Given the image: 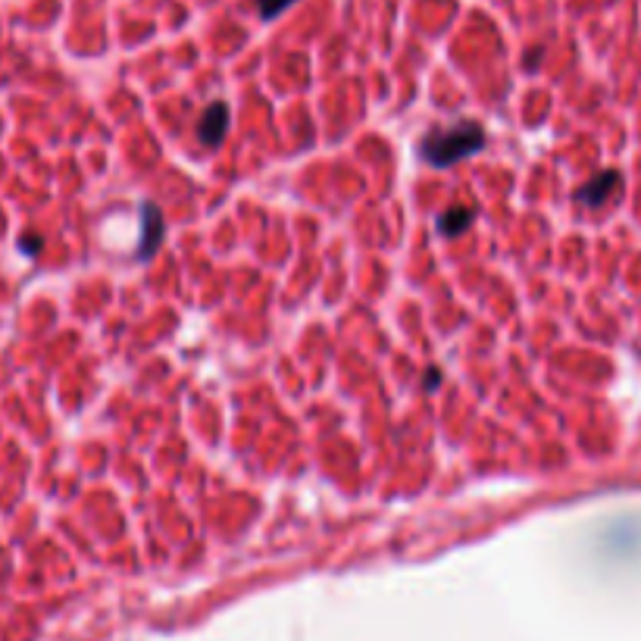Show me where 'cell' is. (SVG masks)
<instances>
[{
  "instance_id": "277c9868",
  "label": "cell",
  "mask_w": 641,
  "mask_h": 641,
  "mask_svg": "<svg viewBox=\"0 0 641 641\" xmlns=\"http://www.w3.org/2000/svg\"><path fill=\"white\" fill-rule=\"evenodd\" d=\"M613 188H620V175L616 172H601L597 179H591L582 191H579V201L589 204V207H597V204L607 201V195Z\"/></svg>"
},
{
  "instance_id": "7a4b0ae2",
  "label": "cell",
  "mask_w": 641,
  "mask_h": 641,
  "mask_svg": "<svg viewBox=\"0 0 641 641\" xmlns=\"http://www.w3.org/2000/svg\"><path fill=\"white\" fill-rule=\"evenodd\" d=\"M228 129V107L226 104H210L201 116V141L207 148H216Z\"/></svg>"
},
{
  "instance_id": "3957f363",
  "label": "cell",
  "mask_w": 641,
  "mask_h": 641,
  "mask_svg": "<svg viewBox=\"0 0 641 641\" xmlns=\"http://www.w3.org/2000/svg\"><path fill=\"white\" fill-rule=\"evenodd\" d=\"M141 220H144V226H141V241H138L141 251L138 253H141V257H150L163 238V216L154 204H148V207H141Z\"/></svg>"
},
{
  "instance_id": "8992f818",
  "label": "cell",
  "mask_w": 641,
  "mask_h": 641,
  "mask_svg": "<svg viewBox=\"0 0 641 641\" xmlns=\"http://www.w3.org/2000/svg\"><path fill=\"white\" fill-rule=\"evenodd\" d=\"M288 4H294V0H257L260 16H263V20H272V16H279L282 10H288Z\"/></svg>"
},
{
  "instance_id": "5b68a950",
  "label": "cell",
  "mask_w": 641,
  "mask_h": 641,
  "mask_svg": "<svg viewBox=\"0 0 641 641\" xmlns=\"http://www.w3.org/2000/svg\"><path fill=\"white\" fill-rule=\"evenodd\" d=\"M469 222H473V210L469 207H453V210H447V213L438 216L441 235H461Z\"/></svg>"
},
{
  "instance_id": "6da1fadb",
  "label": "cell",
  "mask_w": 641,
  "mask_h": 641,
  "mask_svg": "<svg viewBox=\"0 0 641 641\" xmlns=\"http://www.w3.org/2000/svg\"><path fill=\"white\" fill-rule=\"evenodd\" d=\"M485 144V132L479 123H463L447 125V129H432L422 138L420 150L432 166H451V163H461L463 156L476 154V150Z\"/></svg>"
}]
</instances>
